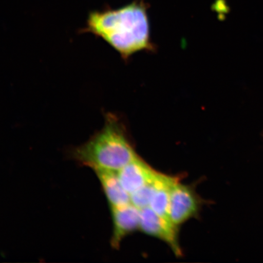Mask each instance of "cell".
Listing matches in <instances>:
<instances>
[{
  "mask_svg": "<svg viewBox=\"0 0 263 263\" xmlns=\"http://www.w3.org/2000/svg\"><path fill=\"white\" fill-rule=\"evenodd\" d=\"M69 156L94 172H118L139 155L122 118L108 114L102 129L86 143L69 151Z\"/></svg>",
  "mask_w": 263,
  "mask_h": 263,
  "instance_id": "7a4b0ae2",
  "label": "cell"
},
{
  "mask_svg": "<svg viewBox=\"0 0 263 263\" xmlns=\"http://www.w3.org/2000/svg\"><path fill=\"white\" fill-rule=\"evenodd\" d=\"M179 229L157 215L149 206L140 210V230L166 243L176 256H182Z\"/></svg>",
  "mask_w": 263,
  "mask_h": 263,
  "instance_id": "277c9868",
  "label": "cell"
},
{
  "mask_svg": "<svg viewBox=\"0 0 263 263\" xmlns=\"http://www.w3.org/2000/svg\"><path fill=\"white\" fill-rule=\"evenodd\" d=\"M95 172L110 207L121 206L130 203V195L124 189L117 172L98 170Z\"/></svg>",
  "mask_w": 263,
  "mask_h": 263,
  "instance_id": "ba28073f",
  "label": "cell"
},
{
  "mask_svg": "<svg viewBox=\"0 0 263 263\" xmlns=\"http://www.w3.org/2000/svg\"><path fill=\"white\" fill-rule=\"evenodd\" d=\"M112 220V235L110 239L111 248L118 249L123 240L140 230V210L132 204L110 207Z\"/></svg>",
  "mask_w": 263,
  "mask_h": 263,
  "instance_id": "5b68a950",
  "label": "cell"
},
{
  "mask_svg": "<svg viewBox=\"0 0 263 263\" xmlns=\"http://www.w3.org/2000/svg\"><path fill=\"white\" fill-rule=\"evenodd\" d=\"M154 180L155 179L130 195L132 204L139 210L149 206L154 191Z\"/></svg>",
  "mask_w": 263,
  "mask_h": 263,
  "instance_id": "9c48e42d",
  "label": "cell"
},
{
  "mask_svg": "<svg viewBox=\"0 0 263 263\" xmlns=\"http://www.w3.org/2000/svg\"><path fill=\"white\" fill-rule=\"evenodd\" d=\"M204 203L197 194L195 186L180 182L174 184L170 192L169 213L174 226L180 227L189 220L199 216Z\"/></svg>",
  "mask_w": 263,
  "mask_h": 263,
  "instance_id": "3957f363",
  "label": "cell"
},
{
  "mask_svg": "<svg viewBox=\"0 0 263 263\" xmlns=\"http://www.w3.org/2000/svg\"><path fill=\"white\" fill-rule=\"evenodd\" d=\"M87 31L103 39L127 61L141 51L154 52L146 6L133 4L116 10L92 12Z\"/></svg>",
  "mask_w": 263,
  "mask_h": 263,
  "instance_id": "6da1fadb",
  "label": "cell"
},
{
  "mask_svg": "<svg viewBox=\"0 0 263 263\" xmlns=\"http://www.w3.org/2000/svg\"><path fill=\"white\" fill-rule=\"evenodd\" d=\"M180 179L179 176L158 173L154 180V191L149 206L161 218L172 223L169 213L170 192L174 184Z\"/></svg>",
  "mask_w": 263,
  "mask_h": 263,
  "instance_id": "52a82bcc",
  "label": "cell"
},
{
  "mask_svg": "<svg viewBox=\"0 0 263 263\" xmlns=\"http://www.w3.org/2000/svg\"><path fill=\"white\" fill-rule=\"evenodd\" d=\"M158 172L139 156L117 173L124 189L130 195L153 182Z\"/></svg>",
  "mask_w": 263,
  "mask_h": 263,
  "instance_id": "8992f818",
  "label": "cell"
}]
</instances>
